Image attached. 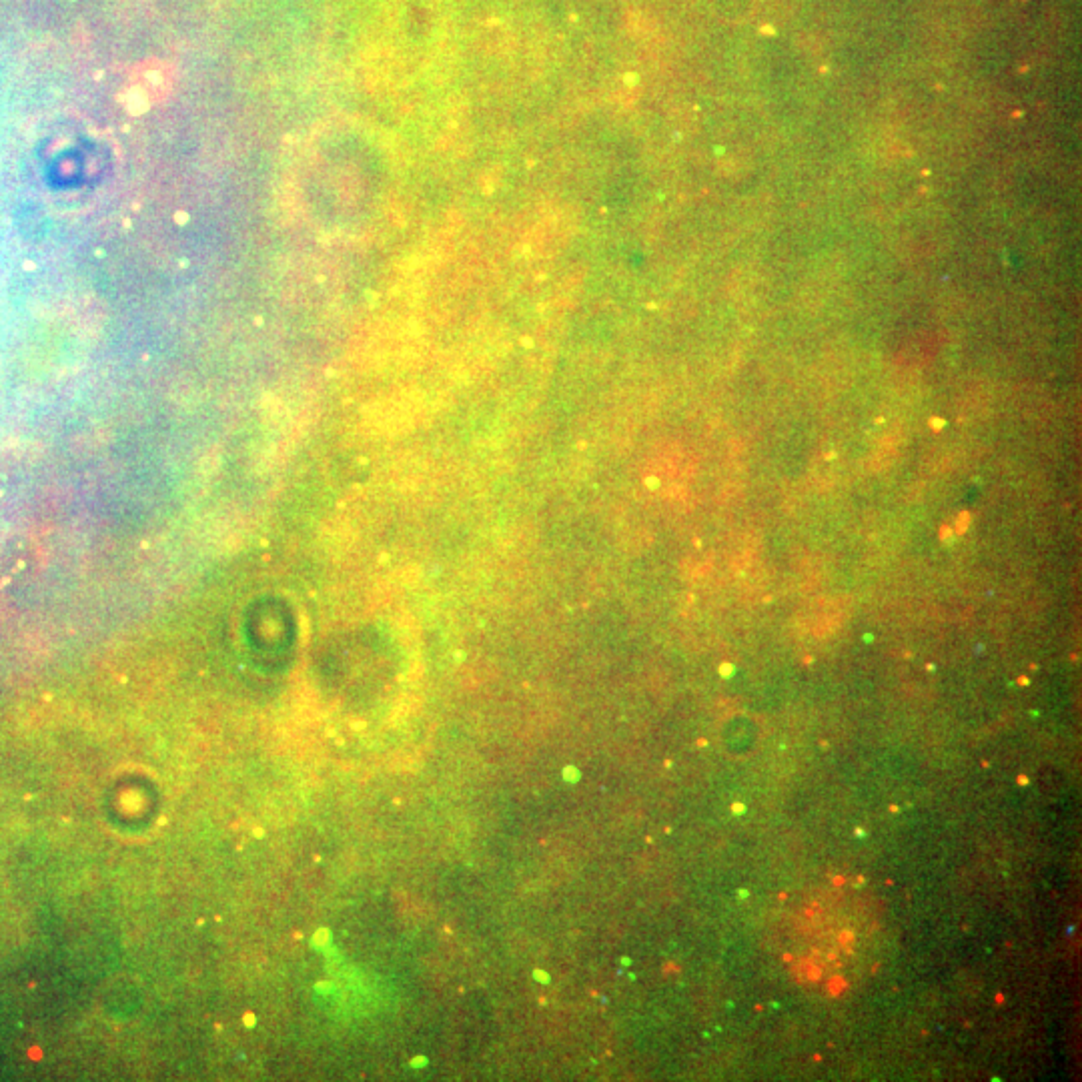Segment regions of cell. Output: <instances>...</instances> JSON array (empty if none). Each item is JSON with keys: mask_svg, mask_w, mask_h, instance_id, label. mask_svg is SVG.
I'll return each mask as SVG.
<instances>
[{"mask_svg": "<svg viewBox=\"0 0 1082 1082\" xmlns=\"http://www.w3.org/2000/svg\"><path fill=\"white\" fill-rule=\"evenodd\" d=\"M169 87V73L161 71H141L135 75L133 83L127 89V107H133V113H141V107L155 103L165 89Z\"/></svg>", "mask_w": 1082, "mask_h": 1082, "instance_id": "6da1fadb", "label": "cell"}]
</instances>
